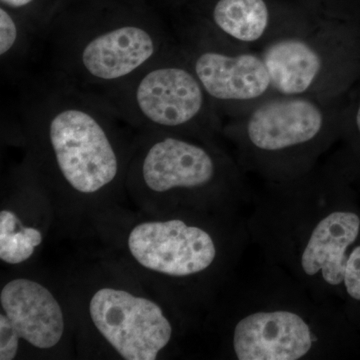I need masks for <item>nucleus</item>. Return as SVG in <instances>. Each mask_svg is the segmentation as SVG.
I'll list each match as a JSON object with an SVG mask.
<instances>
[{
    "label": "nucleus",
    "mask_w": 360,
    "mask_h": 360,
    "mask_svg": "<svg viewBox=\"0 0 360 360\" xmlns=\"http://www.w3.org/2000/svg\"><path fill=\"white\" fill-rule=\"evenodd\" d=\"M0 1H1L2 6L6 7V8L13 11H20V16L21 13H25V18L22 20L30 26V13H32L30 9L35 4H37L39 0H0Z\"/></svg>",
    "instance_id": "obj_18"
},
{
    "label": "nucleus",
    "mask_w": 360,
    "mask_h": 360,
    "mask_svg": "<svg viewBox=\"0 0 360 360\" xmlns=\"http://www.w3.org/2000/svg\"><path fill=\"white\" fill-rule=\"evenodd\" d=\"M41 37L20 15L6 7L0 8V63L9 79L20 82L27 77L28 63L37 52Z\"/></svg>",
    "instance_id": "obj_14"
},
{
    "label": "nucleus",
    "mask_w": 360,
    "mask_h": 360,
    "mask_svg": "<svg viewBox=\"0 0 360 360\" xmlns=\"http://www.w3.org/2000/svg\"><path fill=\"white\" fill-rule=\"evenodd\" d=\"M355 125H356L357 131L360 135V101L359 108H357L356 115H355Z\"/></svg>",
    "instance_id": "obj_19"
},
{
    "label": "nucleus",
    "mask_w": 360,
    "mask_h": 360,
    "mask_svg": "<svg viewBox=\"0 0 360 360\" xmlns=\"http://www.w3.org/2000/svg\"><path fill=\"white\" fill-rule=\"evenodd\" d=\"M335 101L272 94L222 134L236 146L241 167L269 182L296 179L316 167L335 132Z\"/></svg>",
    "instance_id": "obj_4"
},
{
    "label": "nucleus",
    "mask_w": 360,
    "mask_h": 360,
    "mask_svg": "<svg viewBox=\"0 0 360 360\" xmlns=\"http://www.w3.org/2000/svg\"><path fill=\"white\" fill-rule=\"evenodd\" d=\"M16 116L42 174L73 193L94 195L120 181L134 129L96 92L49 71L18 82Z\"/></svg>",
    "instance_id": "obj_1"
},
{
    "label": "nucleus",
    "mask_w": 360,
    "mask_h": 360,
    "mask_svg": "<svg viewBox=\"0 0 360 360\" xmlns=\"http://www.w3.org/2000/svg\"><path fill=\"white\" fill-rule=\"evenodd\" d=\"M127 245L144 269L176 278L202 276L222 252L221 243L207 227L181 219L137 224Z\"/></svg>",
    "instance_id": "obj_11"
},
{
    "label": "nucleus",
    "mask_w": 360,
    "mask_h": 360,
    "mask_svg": "<svg viewBox=\"0 0 360 360\" xmlns=\"http://www.w3.org/2000/svg\"><path fill=\"white\" fill-rule=\"evenodd\" d=\"M342 288L352 300L360 302V245L350 251Z\"/></svg>",
    "instance_id": "obj_16"
},
{
    "label": "nucleus",
    "mask_w": 360,
    "mask_h": 360,
    "mask_svg": "<svg viewBox=\"0 0 360 360\" xmlns=\"http://www.w3.org/2000/svg\"><path fill=\"white\" fill-rule=\"evenodd\" d=\"M180 32L238 49L258 51L284 30L272 23L265 0H217L205 22Z\"/></svg>",
    "instance_id": "obj_13"
},
{
    "label": "nucleus",
    "mask_w": 360,
    "mask_h": 360,
    "mask_svg": "<svg viewBox=\"0 0 360 360\" xmlns=\"http://www.w3.org/2000/svg\"><path fill=\"white\" fill-rule=\"evenodd\" d=\"M340 33L328 25H296L258 49L274 94L335 101L338 94Z\"/></svg>",
    "instance_id": "obj_9"
},
{
    "label": "nucleus",
    "mask_w": 360,
    "mask_h": 360,
    "mask_svg": "<svg viewBox=\"0 0 360 360\" xmlns=\"http://www.w3.org/2000/svg\"><path fill=\"white\" fill-rule=\"evenodd\" d=\"M20 336L4 315L0 314V360H13L18 355Z\"/></svg>",
    "instance_id": "obj_17"
},
{
    "label": "nucleus",
    "mask_w": 360,
    "mask_h": 360,
    "mask_svg": "<svg viewBox=\"0 0 360 360\" xmlns=\"http://www.w3.org/2000/svg\"><path fill=\"white\" fill-rule=\"evenodd\" d=\"M96 94L139 134L212 139L224 127L179 42L172 51L122 84Z\"/></svg>",
    "instance_id": "obj_6"
},
{
    "label": "nucleus",
    "mask_w": 360,
    "mask_h": 360,
    "mask_svg": "<svg viewBox=\"0 0 360 360\" xmlns=\"http://www.w3.org/2000/svg\"><path fill=\"white\" fill-rule=\"evenodd\" d=\"M97 330L127 360H155L174 335L160 305L118 288L97 290L89 302Z\"/></svg>",
    "instance_id": "obj_10"
},
{
    "label": "nucleus",
    "mask_w": 360,
    "mask_h": 360,
    "mask_svg": "<svg viewBox=\"0 0 360 360\" xmlns=\"http://www.w3.org/2000/svg\"><path fill=\"white\" fill-rule=\"evenodd\" d=\"M129 179L158 194H227L243 198L238 163L213 139L174 134H141Z\"/></svg>",
    "instance_id": "obj_7"
},
{
    "label": "nucleus",
    "mask_w": 360,
    "mask_h": 360,
    "mask_svg": "<svg viewBox=\"0 0 360 360\" xmlns=\"http://www.w3.org/2000/svg\"><path fill=\"white\" fill-rule=\"evenodd\" d=\"M179 49L222 122L245 115L272 94L271 77L257 51L175 32Z\"/></svg>",
    "instance_id": "obj_8"
},
{
    "label": "nucleus",
    "mask_w": 360,
    "mask_h": 360,
    "mask_svg": "<svg viewBox=\"0 0 360 360\" xmlns=\"http://www.w3.org/2000/svg\"><path fill=\"white\" fill-rule=\"evenodd\" d=\"M245 291L229 333L238 360L328 359V303L314 300L284 271L279 286Z\"/></svg>",
    "instance_id": "obj_5"
},
{
    "label": "nucleus",
    "mask_w": 360,
    "mask_h": 360,
    "mask_svg": "<svg viewBox=\"0 0 360 360\" xmlns=\"http://www.w3.org/2000/svg\"><path fill=\"white\" fill-rule=\"evenodd\" d=\"M176 45L160 21L123 11L54 16L44 39L47 71L94 92L122 84Z\"/></svg>",
    "instance_id": "obj_3"
},
{
    "label": "nucleus",
    "mask_w": 360,
    "mask_h": 360,
    "mask_svg": "<svg viewBox=\"0 0 360 360\" xmlns=\"http://www.w3.org/2000/svg\"><path fill=\"white\" fill-rule=\"evenodd\" d=\"M1 314L21 340L40 349L56 347L65 333L63 309L45 286L32 279L9 281L0 292Z\"/></svg>",
    "instance_id": "obj_12"
},
{
    "label": "nucleus",
    "mask_w": 360,
    "mask_h": 360,
    "mask_svg": "<svg viewBox=\"0 0 360 360\" xmlns=\"http://www.w3.org/2000/svg\"><path fill=\"white\" fill-rule=\"evenodd\" d=\"M41 232L34 227L23 226L18 215L9 210L0 212V259L18 264L32 257L41 245Z\"/></svg>",
    "instance_id": "obj_15"
},
{
    "label": "nucleus",
    "mask_w": 360,
    "mask_h": 360,
    "mask_svg": "<svg viewBox=\"0 0 360 360\" xmlns=\"http://www.w3.org/2000/svg\"><path fill=\"white\" fill-rule=\"evenodd\" d=\"M269 186L250 231L270 264L328 303L342 288L350 248L360 233L359 215L333 203L328 168Z\"/></svg>",
    "instance_id": "obj_2"
}]
</instances>
